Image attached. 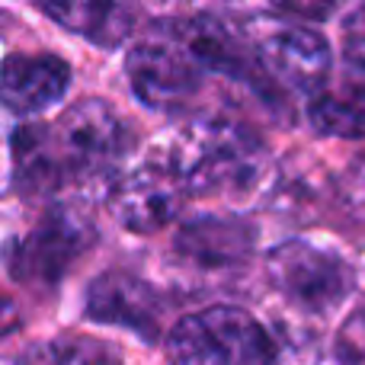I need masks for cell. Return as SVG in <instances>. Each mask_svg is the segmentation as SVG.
I'll list each match as a JSON object with an SVG mask.
<instances>
[{
	"label": "cell",
	"mask_w": 365,
	"mask_h": 365,
	"mask_svg": "<svg viewBox=\"0 0 365 365\" xmlns=\"http://www.w3.org/2000/svg\"><path fill=\"white\" fill-rule=\"evenodd\" d=\"M253 227L240 218L225 215H202L192 218L173 237V253L186 266L202 272H225L240 266L253 253Z\"/></svg>",
	"instance_id": "cell-10"
},
{
	"label": "cell",
	"mask_w": 365,
	"mask_h": 365,
	"mask_svg": "<svg viewBox=\"0 0 365 365\" xmlns=\"http://www.w3.org/2000/svg\"><path fill=\"white\" fill-rule=\"evenodd\" d=\"M182 186L167 164H145L122 173L109 186V215L132 234H154L167 227L182 208Z\"/></svg>",
	"instance_id": "cell-8"
},
{
	"label": "cell",
	"mask_w": 365,
	"mask_h": 365,
	"mask_svg": "<svg viewBox=\"0 0 365 365\" xmlns=\"http://www.w3.org/2000/svg\"><path fill=\"white\" fill-rule=\"evenodd\" d=\"M23 365H125L122 353L106 340L81 334H64L48 343H38L26 353Z\"/></svg>",
	"instance_id": "cell-15"
},
{
	"label": "cell",
	"mask_w": 365,
	"mask_h": 365,
	"mask_svg": "<svg viewBox=\"0 0 365 365\" xmlns=\"http://www.w3.org/2000/svg\"><path fill=\"white\" fill-rule=\"evenodd\" d=\"M308 119L324 138H365V93H321L308 103Z\"/></svg>",
	"instance_id": "cell-14"
},
{
	"label": "cell",
	"mask_w": 365,
	"mask_h": 365,
	"mask_svg": "<svg viewBox=\"0 0 365 365\" xmlns=\"http://www.w3.org/2000/svg\"><path fill=\"white\" fill-rule=\"evenodd\" d=\"M253 55L266 77L282 83L285 90L302 96H321L330 77V55L327 38L311 26L295 23H269L253 29Z\"/></svg>",
	"instance_id": "cell-6"
},
{
	"label": "cell",
	"mask_w": 365,
	"mask_h": 365,
	"mask_svg": "<svg viewBox=\"0 0 365 365\" xmlns=\"http://www.w3.org/2000/svg\"><path fill=\"white\" fill-rule=\"evenodd\" d=\"M343 36H346V45H359V48H365V6H359V10H353L346 16Z\"/></svg>",
	"instance_id": "cell-18"
},
{
	"label": "cell",
	"mask_w": 365,
	"mask_h": 365,
	"mask_svg": "<svg viewBox=\"0 0 365 365\" xmlns=\"http://www.w3.org/2000/svg\"><path fill=\"white\" fill-rule=\"evenodd\" d=\"M158 298L138 276L109 269L87 289V317L96 324H113L138 334L141 340L158 336Z\"/></svg>",
	"instance_id": "cell-12"
},
{
	"label": "cell",
	"mask_w": 365,
	"mask_h": 365,
	"mask_svg": "<svg viewBox=\"0 0 365 365\" xmlns=\"http://www.w3.org/2000/svg\"><path fill=\"white\" fill-rule=\"evenodd\" d=\"M132 135L103 100H81L55 125H23L10 145L13 177L29 195H55L64 186L119 180Z\"/></svg>",
	"instance_id": "cell-1"
},
{
	"label": "cell",
	"mask_w": 365,
	"mask_h": 365,
	"mask_svg": "<svg viewBox=\"0 0 365 365\" xmlns=\"http://www.w3.org/2000/svg\"><path fill=\"white\" fill-rule=\"evenodd\" d=\"M10 170H13V158H10V151H6L4 138H0V192H4V189H6V180H10Z\"/></svg>",
	"instance_id": "cell-21"
},
{
	"label": "cell",
	"mask_w": 365,
	"mask_h": 365,
	"mask_svg": "<svg viewBox=\"0 0 365 365\" xmlns=\"http://www.w3.org/2000/svg\"><path fill=\"white\" fill-rule=\"evenodd\" d=\"M45 16H51L58 26L83 36L87 42L103 45V48H119L135 26V10L125 4H45Z\"/></svg>",
	"instance_id": "cell-13"
},
{
	"label": "cell",
	"mask_w": 365,
	"mask_h": 365,
	"mask_svg": "<svg viewBox=\"0 0 365 365\" xmlns=\"http://www.w3.org/2000/svg\"><path fill=\"white\" fill-rule=\"evenodd\" d=\"M125 74L132 93L158 113H173L186 106L202 83V71L170 36L135 45L125 58Z\"/></svg>",
	"instance_id": "cell-7"
},
{
	"label": "cell",
	"mask_w": 365,
	"mask_h": 365,
	"mask_svg": "<svg viewBox=\"0 0 365 365\" xmlns=\"http://www.w3.org/2000/svg\"><path fill=\"white\" fill-rule=\"evenodd\" d=\"M186 195H247L266 177V145L234 119H195L164 160Z\"/></svg>",
	"instance_id": "cell-2"
},
{
	"label": "cell",
	"mask_w": 365,
	"mask_h": 365,
	"mask_svg": "<svg viewBox=\"0 0 365 365\" xmlns=\"http://www.w3.org/2000/svg\"><path fill=\"white\" fill-rule=\"evenodd\" d=\"M282 13H292V16H311V19H324L334 13V6H302V4H285L279 6Z\"/></svg>",
	"instance_id": "cell-20"
},
{
	"label": "cell",
	"mask_w": 365,
	"mask_h": 365,
	"mask_svg": "<svg viewBox=\"0 0 365 365\" xmlns=\"http://www.w3.org/2000/svg\"><path fill=\"white\" fill-rule=\"evenodd\" d=\"M167 36L195 61L199 71L234 77V81L257 83V55L247 51L244 38L215 16H192L167 26Z\"/></svg>",
	"instance_id": "cell-11"
},
{
	"label": "cell",
	"mask_w": 365,
	"mask_h": 365,
	"mask_svg": "<svg viewBox=\"0 0 365 365\" xmlns=\"http://www.w3.org/2000/svg\"><path fill=\"white\" fill-rule=\"evenodd\" d=\"M343 195H346V205L353 208L359 218H365V154L349 167L346 177H343Z\"/></svg>",
	"instance_id": "cell-17"
},
{
	"label": "cell",
	"mask_w": 365,
	"mask_h": 365,
	"mask_svg": "<svg viewBox=\"0 0 365 365\" xmlns=\"http://www.w3.org/2000/svg\"><path fill=\"white\" fill-rule=\"evenodd\" d=\"M71 90V64L58 55H10L0 61V103L16 115H38Z\"/></svg>",
	"instance_id": "cell-9"
},
{
	"label": "cell",
	"mask_w": 365,
	"mask_h": 365,
	"mask_svg": "<svg viewBox=\"0 0 365 365\" xmlns=\"http://www.w3.org/2000/svg\"><path fill=\"white\" fill-rule=\"evenodd\" d=\"M164 349L170 365H279L276 334L231 304L180 317Z\"/></svg>",
	"instance_id": "cell-3"
},
{
	"label": "cell",
	"mask_w": 365,
	"mask_h": 365,
	"mask_svg": "<svg viewBox=\"0 0 365 365\" xmlns=\"http://www.w3.org/2000/svg\"><path fill=\"white\" fill-rule=\"evenodd\" d=\"M340 356L346 362H365V311H359L346 324V330L340 336Z\"/></svg>",
	"instance_id": "cell-16"
},
{
	"label": "cell",
	"mask_w": 365,
	"mask_h": 365,
	"mask_svg": "<svg viewBox=\"0 0 365 365\" xmlns=\"http://www.w3.org/2000/svg\"><path fill=\"white\" fill-rule=\"evenodd\" d=\"M96 227L74 202H55L42 212L26 237L13 244L10 269L19 282L58 285L68 269L93 247Z\"/></svg>",
	"instance_id": "cell-5"
},
{
	"label": "cell",
	"mask_w": 365,
	"mask_h": 365,
	"mask_svg": "<svg viewBox=\"0 0 365 365\" xmlns=\"http://www.w3.org/2000/svg\"><path fill=\"white\" fill-rule=\"evenodd\" d=\"M266 276L279 295L311 314L336 311L356 285V272L346 259L308 240H285L272 247L266 253Z\"/></svg>",
	"instance_id": "cell-4"
},
{
	"label": "cell",
	"mask_w": 365,
	"mask_h": 365,
	"mask_svg": "<svg viewBox=\"0 0 365 365\" xmlns=\"http://www.w3.org/2000/svg\"><path fill=\"white\" fill-rule=\"evenodd\" d=\"M19 327V308L6 295H0V336H10Z\"/></svg>",
	"instance_id": "cell-19"
}]
</instances>
